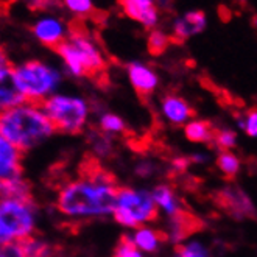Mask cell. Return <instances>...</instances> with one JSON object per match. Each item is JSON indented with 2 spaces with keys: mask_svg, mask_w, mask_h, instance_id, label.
<instances>
[{
  "mask_svg": "<svg viewBox=\"0 0 257 257\" xmlns=\"http://www.w3.org/2000/svg\"><path fill=\"white\" fill-rule=\"evenodd\" d=\"M0 169H2V183L22 178V151L13 144L2 139L0 141Z\"/></svg>",
  "mask_w": 257,
  "mask_h": 257,
  "instance_id": "10",
  "label": "cell"
},
{
  "mask_svg": "<svg viewBox=\"0 0 257 257\" xmlns=\"http://www.w3.org/2000/svg\"><path fill=\"white\" fill-rule=\"evenodd\" d=\"M203 228V220L196 217L193 212H190L189 209H181L178 214L170 217V238L176 245Z\"/></svg>",
  "mask_w": 257,
  "mask_h": 257,
  "instance_id": "8",
  "label": "cell"
},
{
  "mask_svg": "<svg viewBox=\"0 0 257 257\" xmlns=\"http://www.w3.org/2000/svg\"><path fill=\"white\" fill-rule=\"evenodd\" d=\"M5 198L19 200V201H24V203L33 204L32 184H30L28 181H25L24 178L2 183V200H5Z\"/></svg>",
  "mask_w": 257,
  "mask_h": 257,
  "instance_id": "16",
  "label": "cell"
},
{
  "mask_svg": "<svg viewBox=\"0 0 257 257\" xmlns=\"http://www.w3.org/2000/svg\"><path fill=\"white\" fill-rule=\"evenodd\" d=\"M101 131L104 133H118V134H126L125 122L118 115L114 114H104L100 120Z\"/></svg>",
  "mask_w": 257,
  "mask_h": 257,
  "instance_id": "25",
  "label": "cell"
},
{
  "mask_svg": "<svg viewBox=\"0 0 257 257\" xmlns=\"http://www.w3.org/2000/svg\"><path fill=\"white\" fill-rule=\"evenodd\" d=\"M184 21L189 25V30H190L192 35L203 32L204 27H206V16H204L203 11H190V13H187Z\"/></svg>",
  "mask_w": 257,
  "mask_h": 257,
  "instance_id": "27",
  "label": "cell"
},
{
  "mask_svg": "<svg viewBox=\"0 0 257 257\" xmlns=\"http://www.w3.org/2000/svg\"><path fill=\"white\" fill-rule=\"evenodd\" d=\"M218 13H220V16H221V19L224 21V22H228L229 19H231V11L226 8V7H220L218 8Z\"/></svg>",
  "mask_w": 257,
  "mask_h": 257,
  "instance_id": "32",
  "label": "cell"
},
{
  "mask_svg": "<svg viewBox=\"0 0 257 257\" xmlns=\"http://www.w3.org/2000/svg\"><path fill=\"white\" fill-rule=\"evenodd\" d=\"M173 257H210L207 249L201 243H187V245H181L178 243L175 246V254Z\"/></svg>",
  "mask_w": 257,
  "mask_h": 257,
  "instance_id": "24",
  "label": "cell"
},
{
  "mask_svg": "<svg viewBox=\"0 0 257 257\" xmlns=\"http://www.w3.org/2000/svg\"><path fill=\"white\" fill-rule=\"evenodd\" d=\"M35 35L39 38V41L42 44H45L52 50H55L59 44H63L66 41L64 39V33H63L61 24L53 21V19L39 21L35 25Z\"/></svg>",
  "mask_w": 257,
  "mask_h": 257,
  "instance_id": "13",
  "label": "cell"
},
{
  "mask_svg": "<svg viewBox=\"0 0 257 257\" xmlns=\"http://www.w3.org/2000/svg\"><path fill=\"white\" fill-rule=\"evenodd\" d=\"M217 167L226 181H232L240 170V159L232 151H220L217 158Z\"/></svg>",
  "mask_w": 257,
  "mask_h": 257,
  "instance_id": "19",
  "label": "cell"
},
{
  "mask_svg": "<svg viewBox=\"0 0 257 257\" xmlns=\"http://www.w3.org/2000/svg\"><path fill=\"white\" fill-rule=\"evenodd\" d=\"M158 217L159 209L153 193L130 187L118 189L117 204L114 209V218L117 223L139 229L142 223L155 221Z\"/></svg>",
  "mask_w": 257,
  "mask_h": 257,
  "instance_id": "4",
  "label": "cell"
},
{
  "mask_svg": "<svg viewBox=\"0 0 257 257\" xmlns=\"http://www.w3.org/2000/svg\"><path fill=\"white\" fill-rule=\"evenodd\" d=\"M252 24L254 27H257V16H252Z\"/></svg>",
  "mask_w": 257,
  "mask_h": 257,
  "instance_id": "33",
  "label": "cell"
},
{
  "mask_svg": "<svg viewBox=\"0 0 257 257\" xmlns=\"http://www.w3.org/2000/svg\"><path fill=\"white\" fill-rule=\"evenodd\" d=\"M151 172H153V165H151V164H142L138 167V173L142 175V176H148Z\"/></svg>",
  "mask_w": 257,
  "mask_h": 257,
  "instance_id": "31",
  "label": "cell"
},
{
  "mask_svg": "<svg viewBox=\"0 0 257 257\" xmlns=\"http://www.w3.org/2000/svg\"><path fill=\"white\" fill-rule=\"evenodd\" d=\"M118 184L98 158L86 155L78 167V178L59 187L56 209L66 217L94 218L114 214Z\"/></svg>",
  "mask_w": 257,
  "mask_h": 257,
  "instance_id": "1",
  "label": "cell"
},
{
  "mask_svg": "<svg viewBox=\"0 0 257 257\" xmlns=\"http://www.w3.org/2000/svg\"><path fill=\"white\" fill-rule=\"evenodd\" d=\"M114 257H142L139 248L136 246L133 237L122 235L118 240V245L114 249Z\"/></svg>",
  "mask_w": 257,
  "mask_h": 257,
  "instance_id": "23",
  "label": "cell"
},
{
  "mask_svg": "<svg viewBox=\"0 0 257 257\" xmlns=\"http://www.w3.org/2000/svg\"><path fill=\"white\" fill-rule=\"evenodd\" d=\"M169 238H170V235L167 232L155 231L150 228H139L136 231L133 240L139 249H142L145 252H156L161 248V245H164Z\"/></svg>",
  "mask_w": 257,
  "mask_h": 257,
  "instance_id": "14",
  "label": "cell"
},
{
  "mask_svg": "<svg viewBox=\"0 0 257 257\" xmlns=\"http://www.w3.org/2000/svg\"><path fill=\"white\" fill-rule=\"evenodd\" d=\"M13 80L27 100V104L41 108L42 103L59 81L58 73L39 61H28L19 67L14 66Z\"/></svg>",
  "mask_w": 257,
  "mask_h": 257,
  "instance_id": "3",
  "label": "cell"
},
{
  "mask_svg": "<svg viewBox=\"0 0 257 257\" xmlns=\"http://www.w3.org/2000/svg\"><path fill=\"white\" fill-rule=\"evenodd\" d=\"M64 4L78 14L80 18H89L92 19L95 24H101L106 19V13L95 10L90 4V0H64Z\"/></svg>",
  "mask_w": 257,
  "mask_h": 257,
  "instance_id": "18",
  "label": "cell"
},
{
  "mask_svg": "<svg viewBox=\"0 0 257 257\" xmlns=\"http://www.w3.org/2000/svg\"><path fill=\"white\" fill-rule=\"evenodd\" d=\"M153 198H155L156 204L159 207H162L170 217L178 214L181 209H184V207L179 206L178 196H176V193L173 192V189L169 184H159L158 187H155Z\"/></svg>",
  "mask_w": 257,
  "mask_h": 257,
  "instance_id": "17",
  "label": "cell"
},
{
  "mask_svg": "<svg viewBox=\"0 0 257 257\" xmlns=\"http://www.w3.org/2000/svg\"><path fill=\"white\" fill-rule=\"evenodd\" d=\"M172 44V39L170 36L164 35L162 32H158V30H155V32L150 33V38H148V42H147V47H148V52L150 55L153 56H159L162 55L165 50L169 49V45Z\"/></svg>",
  "mask_w": 257,
  "mask_h": 257,
  "instance_id": "21",
  "label": "cell"
},
{
  "mask_svg": "<svg viewBox=\"0 0 257 257\" xmlns=\"http://www.w3.org/2000/svg\"><path fill=\"white\" fill-rule=\"evenodd\" d=\"M27 4L32 11H42L52 7H58L59 0H27Z\"/></svg>",
  "mask_w": 257,
  "mask_h": 257,
  "instance_id": "30",
  "label": "cell"
},
{
  "mask_svg": "<svg viewBox=\"0 0 257 257\" xmlns=\"http://www.w3.org/2000/svg\"><path fill=\"white\" fill-rule=\"evenodd\" d=\"M217 128L207 120H192L184 128L186 138L198 144H212Z\"/></svg>",
  "mask_w": 257,
  "mask_h": 257,
  "instance_id": "15",
  "label": "cell"
},
{
  "mask_svg": "<svg viewBox=\"0 0 257 257\" xmlns=\"http://www.w3.org/2000/svg\"><path fill=\"white\" fill-rule=\"evenodd\" d=\"M128 75L131 84L136 90V94L145 103L148 98L153 95L155 89L158 86V77L153 70H150L147 66H142L139 63H131L128 66Z\"/></svg>",
  "mask_w": 257,
  "mask_h": 257,
  "instance_id": "9",
  "label": "cell"
},
{
  "mask_svg": "<svg viewBox=\"0 0 257 257\" xmlns=\"http://www.w3.org/2000/svg\"><path fill=\"white\" fill-rule=\"evenodd\" d=\"M21 243L24 245L27 257H55L56 255V249L50 243H47V241H44L41 238H36L33 235L22 240Z\"/></svg>",
  "mask_w": 257,
  "mask_h": 257,
  "instance_id": "20",
  "label": "cell"
},
{
  "mask_svg": "<svg viewBox=\"0 0 257 257\" xmlns=\"http://www.w3.org/2000/svg\"><path fill=\"white\" fill-rule=\"evenodd\" d=\"M0 257H27V252L21 241H10V243H2Z\"/></svg>",
  "mask_w": 257,
  "mask_h": 257,
  "instance_id": "28",
  "label": "cell"
},
{
  "mask_svg": "<svg viewBox=\"0 0 257 257\" xmlns=\"http://www.w3.org/2000/svg\"><path fill=\"white\" fill-rule=\"evenodd\" d=\"M241 128L245 130V133L251 138H257V109L249 108L245 112V122L241 123Z\"/></svg>",
  "mask_w": 257,
  "mask_h": 257,
  "instance_id": "29",
  "label": "cell"
},
{
  "mask_svg": "<svg viewBox=\"0 0 257 257\" xmlns=\"http://www.w3.org/2000/svg\"><path fill=\"white\" fill-rule=\"evenodd\" d=\"M118 5L128 18L145 27H153L158 22V7L153 0H118Z\"/></svg>",
  "mask_w": 257,
  "mask_h": 257,
  "instance_id": "11",
  "label": "cell"
},
{
  "mask_svg": "<svg viewBox=\"0 0 257 257\" xmlns=\"http://www.w3.org/2000/svg\"><path fill=\"white\" fill-rule=\"evenodd\" d=\"M35 229L33 204L5 198L0 204V238L2 243L22 241Z\"/></svg>",
  "mask_w": 257,
  "mask_h": 257,
  "instance_id": "6",
  "label": "cell"
},
{
  "mask_svg": "<svg viewBox=\"0 0 257 257\" xmlns=\"http://www.w3.org/2000/svg\"><path fill=\"white\" fill-rule=\"evenodd\" d=\"M162 112L173 125H183L195 115V111L184 98L172 94L162 98Z\"/></svg>",
  "mask_w": 257,
  "mask_h": 257,
  "instance_id": "12",
  "label": "cell"
},
{
  "mask_svg": "<svg viewBox=\"0 0 257 257\" xmlns=\"http://www.w3.org/2000/svg\"><path fill=\"white\" fill-rule=\"evenodd\" d=\"M104 131H92L90 133V142L94 145V153L97 156H109L112 153V142Z\"/></svg>",
  "mask_w": 257,
  "mask_h": 257,
  "instance_id": "22",
  "label": "cell"
},
{
  "mask_svg": "<svg viewBox=\"0 0 257 257\" xmlns=\"http://www.w3.org/2000/svg\"><path fill=\"white\" fill-rule=\"evenodd\" d=\"M41 109L49 115L55 131L80 134L87 120V104L78 97L53 95L42 103Z\"/></svg>",
  "mask_w": 257,
  "mask_h": 257,
  "instance_id": "5",
  "label": "cell"
},
{
  "mask_svg": "<svg viewBox=\"0 0 257 257\" xmlns=\"http://www.w3.org/2000/svg\"><path fill=\"white\" fill-rule=\"evenodd\" d=\"M215 204L226 212L229 217L235 220H255L257 218V210L249 200V196L237 186H228L214 195Z\"/></svg>",
  "mask_w": 257,
  "mask_h": 257,
  "instance_id": "7",
  "label": "cell"
},
{
  "mask_svg": "<svg viewBox=\"0 0 257 257\" xmlns=\"http://www.w3.org/2000/svg\"><path fill=\"white\" fill-rule=\"evenodd\" d=\"M55 126L49 115L33 104L2 111L0 117V133L2 139L13 144L18 150L28 151L52 136Z\"/></svg>",
  "mask_w": 257,
  "mask_h": 257,
  "instance_id": "2",
  "label": "cell"
},
{
  "mask_svg": "<svg viewBox=\"0 0 257 257\" xmlns=\"http://www.w3.org/2000/svg\"><path fill=\"white\" fill-rule=\"evenodd\" d=\"M235 139H237V136L234 131L217 128L212 145H215L220 151H229L232 147H235Z\"/></svg>",
  "mask_w": 257,
  "mask_h": 257,
  "instance_id": "26",
  "label": "cell"
},
{
  "mask_svg": "<svg viewBox=\"0 0 257 257\" xmlns=\"http://www.w3.org/2000/svg\"><path fill=\"white\" fill-rule=\"evenodd\" d=\"M10 2H14V0H10Z\"/></svg>",
  "mask_w": 257,
  "mask_h": 257,
  "instance_id": "34",
  "label": "cell"
}]
</instances>
